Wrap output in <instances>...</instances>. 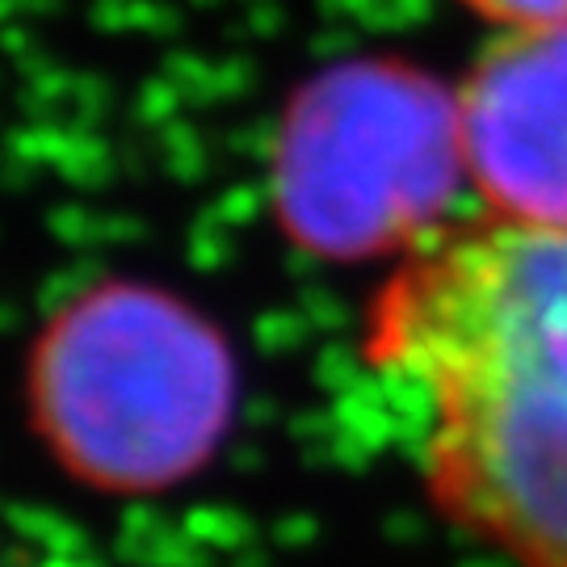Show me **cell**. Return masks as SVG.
I'll return each instance as SVG.
<instances>
[{
  "instance_id": "4",
  "label": "cell",
  "mask_w": 567,
  "mask_h": 567,
  "mask_svg": "<svg viewBox=\"0 0 567 567\" xmlns=\"http://www.w3.org/2000/svg\"><path fill=\"white\" fill-rule=\"evenodd\" d=\"M458 4L487 25H496L501 34L567 25V0H458Z\"/></svg>"
},
{
  "instance_id": "3",
  "label": "cell",
  "mask_w": 567,
  "mask_h": 567,
  "mask_svg": "<svg viewBox=\"0 0 567 567\" xmlns=\"http://www.w3.org/2000/svg\"><path fill=\"white\" fill-rule=\"evenodd\" d=\"M454 140L484 215L567 227V25L487 42L454 89Z\"/></svg>"
},
{
  "instance_id": "1",
  "label": "cell",
  "mask_w": 567,
  "mask_h": 567,
  "mask_svg": "<svg viewBox=\"0 0 567 567\" xmlns=\"http://www.w3.org/2000/svg\"><path fill=\"white\" fill-rule=\"evenodd\" d=\"M365 365L421 408L433 508L513 567H567V227L463 219L374 290Z\"/></svg>"
},
{
  "instance_id": "2",
  "label": "cell",
  "mask_w": 567,
  "mask_h": 567,
  "mask_svg": "<svg viewBox=\"0 0 567 567\" xmlns=\"http://www.w3.org/2000/svg\"><path fill=\"white\" fill-rule=\"evenodd\" d=\"M231 391L219 337L140 295L72 311L34 362L42 442L68 475L118 496L203 471L231 421Z\"/></svg>"
}]
</instances>
